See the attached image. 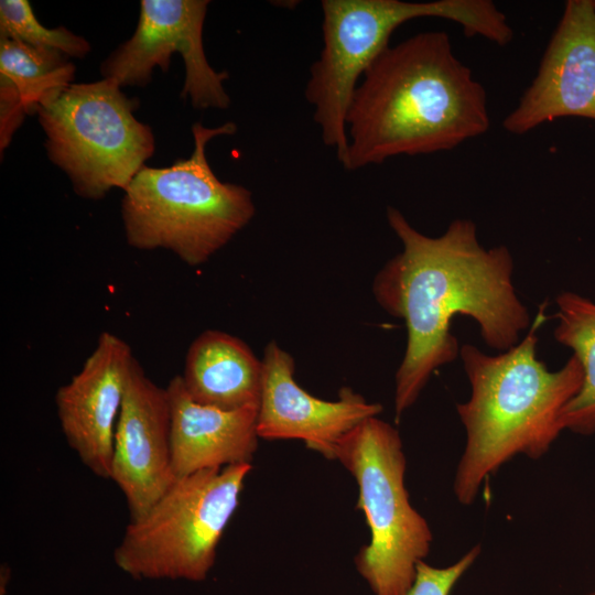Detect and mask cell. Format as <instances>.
Returning a JSON list of instances; mask_svg holds the SVG:
<instances>
[{"label": "cell", "mask_w": 595, "mask_h": 595, "mask_svg": "<svg viewBox=\"0 0 595 595\" xmlns=\"http://www.w3.org/2000/svg\"><path fill=\"white\" fill-rule=\"evenodd\" d=\"M207 0H142L133 35L101 65L104 78L121 86H145L152 71L166 72L170 56L177 52L185 65L181 91L196 109H226L230 98L223 85L226 72H216L203 46Z\"/></svg>", "instance_id": "cell-9"}, {"label": "cell", "mask_w": 595, "mask_h": 595, "mask_svg": "<svg viewBox=\"0 0 595 595\" xmlns=\"http://www.w3.org/2000/svg\"><path fill=\"white\" fill-rule=\"evenodd\" d=\"M110 479L125 497L129 521L143 517L176 480L169 394L136 357L116 425Z\"/></svg>", "instance_id": "cell-10"}, {"label": "cell", "mask_w": 595, "mask_h": 595, "mask_svg": "<svg viewBox=\"0 0 595 595\" xmlns=\"http://www.w3.org/2000/svg\"><path fill=\"white\" fill-rule=\"evenodd\" d=\"M165 388L176 479L204 469L251 464L260 439L259 407L223 410L197 403L187 394L180 375Z\"/></svg>", "instance_id": "cell-14"}, {"label": "cell", "mask_w": 595, "mask_h": 595, "mask_svg": "<svg viewBox=\"0 0 595 595\" xmlns=\"http://www.w3.org/2000/svg\"><path fill=\"white\" fill-rule=\"evenodd\" d=\"M234 122L192 126L194 150L167 167L142 166L125 190L121 216L129 246L166 249L191 267L207 262L256 214L252 193L220 181L206 158L209 141L230 136Z\"/></svg>", "instance_id": "cell-4"}, {"label": "cell", "mask_w": 595, "mask_h": 595, "mask_svg": "<svg viewBox=\"0 0 595 595\" xmlns=\"http://www.w3.org/2000/svg\"><path fill=\"white\" fill-rule=\"evenodd\" d=\"M489 128L487 96L443 31L386 47L358 84L340 164L355 171L398 155L451 150Z\"/></svg>", "instance_id": "cell-2"}, {"label": "cell", "mask_w": 595, "mask_h": 595, "mask_svg": "<svg viewBox=\"0 0 595 595\" xmlns=\"http://www.w3.org/2000/svg\"><path fill=\"white\" fill-rule=\"evenodd\" d=\"M586 595H595V589L591 591V592L587 593Z\"/></svg>", "instance_id": "cell-20"}, {"label": "cell", "mask_w": 595, "mask_h": 595, "mask_svg": "<svg viewBox=\"0 0 595 595\" xmlns=\"http://www.w3.org/2000/svg\"><path fill=\"white\" fill-rule=\"evenodd\" d=\"M333 459L356 479L357 508L370 529V542L355 558L357 571L374 595H405L433 536L410 504L398 430L378 416L369 418L337 442Z\"/></svg>", "instance_id": "cell-6"}, {"label": "cell", "mask_w": 595, "mask_h": 595, "mask_svg": "<svg viewBox=\"0 0 595 595\" xmlns=\"http://www.w3.org/2000/svg\"><path fill=\"white\" fill-rule=\"evenodd\" d=\"M61 51L0 39V79L18 91L26 113H34L72 84L75 66Z\"/></svg>", "instance_id": "cell-17"}, {"label": "cell", "mask_w": 595, "mask_h": 595, "mask_svg": "<svg viewBox=\"0 0 595 595\" xmlns=\"http://www.w3.org/2000/svg\"><path fill=\"white\" fill-rule=\"evenodd\" d=\"M562 117L595 120V6L569 0L538 73L504 128L523 134Z\"/></svg>", "instance_id": "cell-11"}, {"label": "cell", "mask_w": 595, "mask_h": 595, "mask_svg": "<svg viewBox=\"0 0 595 595\" xmlns=\"http://www.w3.org/2000/svg\"><path fill=\"white\" fill-rule=\"evenodd\" d=\"M109 78L71 84L37 109L50 160L69 177L80 197L100 199L111 188L126 190L155 149L149 126Z\"/></svg>", "instance_id": "cell-8"}, {"label": "cell", "mask_w": 595, "mask_h": 595, "mask_svg": "<svg viewBox=\"0 0 595 595\" xmlns=\"http://www.w3.org/2000/svg\"><path fill=\"white\" fill-rule=\"evenodd\" d=\"M133 359L127 342L102 332L80 370L55 393L67 444L100 478L110 479L115 431Z\"/></svg>", "instance_id": "cell-12"}, {"label": "cell", "mask_w": 595, "mask_h": 595, "mask_svg": "<svg viewBox=\"0 0 595 595\" xmlns=\"http://www.w3.org/2000/svg\"><path fill=\"white\" fill-rule=\"evenodd\" d=\"M321 8L323 46L310 68L304 95L323 143L335 150L339 163L347 149L346 116L358 79L389 46L398 26L433 17L458 23L466 35L497 45L512 40L507 18L489 0H323Z\"/></svg>", "instance_id": "cell-5"}, {"label": "cell", "mask_w": 595, "mask_h": 595, "mask_svg": "<svg viewBox=\"0 0 595 595\" xmlns=\"http://www.w3.org/2000/svg\"><path fill=\"white\" fill-rule=\"evenodd\" d=\"M261 359L260 439L300 440L333 459L334 447L344 435L382 411L380 403L368 402L347 387L335 401L312 396L294 379L293 357L274 340L268 343Z\"/></svg>", "instance_id": "cell-13"}, {"label": "cell", "mask_w": 595, "mask_h": 595, "mask_svg": "<svg viewBox=\"0 0 595 595\" xmlns=\"http://www.w3.org/2000/svg\"><path fill=\"white\" fill-rule=\"evenodd\" d=\"M594 6H595V1H594Z\"/></svg>", "instance_id": "cell-21"}, {"label": "cell", "mask_w": 595, "mask_h": 595, "mask_svg": "<svg viewBox=\"0 0 595 595\" xmlns=\"http://www.w3.org/2000/svg\"><path fill=\"white\" fill-rule=\"evenodd\" d=\"M479 553L480 547L474 545L458 561L446 567H435L420 561L414 582L405 595H450Z\"/></svg>", "instance_id": "cell-19"}, {"label": "cell", "mask_w": 595, "mask_h": 595, "mask_svg": "<svg viewBox=\"0 0 595 595\" xmlns=\"http://www.w3.org/2000/svg\"><path fill=\"white\" fill-rule=\"evenodd\" d=\"M558 321L553 335L571 348L583 368L578 392L561 414L563 430L589 435L595 433V303L574 292H562L556 299Z\"/></svg>", "instance_id": "cell-16"}, {"label": "cell", "mask_w": 595, "mask_h": 595, "mask_svg": "<svg viewBox=\"0 0 595 595\" xmlns=\"http://www.w3.org/2000/svg\"><path fill=\"white\" fill-rule=\"evenodd\" d=\"M180 376L197 403L223 410L259 407L262 359L242 339L226 332H202L191 343Z\"/></svg>", "instance_id": "cell-15"}, {"label": "cell", "mask_w": 595, "mask_h": 595, "mask_svg": "<svg viewBox=\"0 0 595 595\" xmlns=\"http://www.w3.org/2000/svg\"><path fill=\"white\" fill-rule=\"evenodd\" d=\"M387 220L402 245L372 282L375 300L404 321L408 338L396 372V420L414 404L432 374L459 354L454 316L472 317L490 348L506 351L531 326L512 283L513 259L505 246L484 248L476 225L455 219L439 237L418 231L389 206Z\"/></svg>", "instance_id": "cell-1"}, {"label": "cell", "mask_w": 595, "mask_h": 595, "mask_svg": "<svg viewBox=\"0 0 595 595\" xmlns=\"http://www.w3.org/2000/svg\"><path fill=\"white\" fill-rule=\"evenodd\" d=\"M251 469L238 464L177 478L143 517L129 521L113 551L116 565L134 580L204 581Z\"/></svg>", "instance_id": "cell-7"}, {"label": "cell", "mask_w": 595, "mask_h": 595, "mask_svg": "<svg viewBox=\"0 0 595 595\" xmlns=\"http://www.w3.org/2000/svg\"><path fill=\"white\" fill-rule=\"evenodd\" d=\"M0 39H11L37 48L61 51L83 58L89 43L65 28L47 29L35 18L28 0L0 1Z\"/></svg>", "instance_id": "cell-18"}, {"label": "cell", "mask_w": 595, "mask_h": 595, "mask_svg": "<svg viewBox=\"0 0 595 595\" xmlns=\"http://www.w3.org/2000/svg\"><path fill=\"white\" fill-rule=\"evenodd\" d=\"M545 309L541 304L526 336L499 355L469 344L459 349L470 383L469 399L456 404L466 433L453 484L462 505H470L486 478L515 456H543L563 431L562 411L581 389L584 372L574 355L556 371L538 358Z\"/></svg>", "instance_id": "cell-3"}]
</instances>
